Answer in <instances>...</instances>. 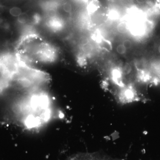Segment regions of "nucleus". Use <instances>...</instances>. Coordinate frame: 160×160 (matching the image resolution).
Segmentation results:
<instances>
[{
    "instance_id": "obj_1",
    "label": "nucleus",
    "mask_w": 160,
    "mask_h": 160,
    "mask_svg": "<svg viewBox=\"0 0 160 160\" xmlns=\"http://www.w3.org/2000/svg\"><path fill=\"white\" fill-rule=\"evenodd\" d=\"M155 50L156 53L160 57V41L157 45ZM151 68L152 71L149 75V78L157 82L160 81V59L152 65Z\"/></svg>"
},
{
    "instance_id": "obj_5",
    "label": "nucleus",
    "mask_w": 160,
    "mask_h": 160,
    "mask_svg": "<svg viewBox=\"0 0 160 160\" xmlns=\"http://www.w3.org/2000/svg\"><path fill=\"white\" fill-rule=\"evenodd\" d=\"M18 18V21L22 24L26 23L28 22V19H29V16L28 15L25 13H22Z\"/></svg>"
},
{
    "instance_id": "obj_7",
    "label": "nucleus",
    "mask_w": 160,
    "mask_h": 160,
    "mask_svg": "<svg viewBox=\"0 0 160 160\" xmlns=\"http://www.w3.org/2000/svg\"><path fill=\"white\" fill-rule=\"evenodd\" d=\"M126 49H127L124 47L122 44L119 45L116 48L117 52L120 54H125L126 52Z\"/></svg>"
},
{
    "instance_id": "obj_2",
    "label": "nucleus",
    "mask_w": 160,
    "mask_h": 160,
    "mask_svg": "<svg viewBox=\"0 0 160 160\" xmlns=\"http://www.w3.org/2000/svg\"><path fill=\"white\" fill-rule=\"evenodd\" d=\"M69 160H99L97 158L90 154H81L72 158Z\"/></svg>"
},
{
    "instance_id": "obj_4",
    "label": "nucleus",
    "mask_w": 160,
    "mask_h": 160,
    "mask_svg": "<svg viewBox=\"0 0 160 160\" xmlns=\"http://www.w3.org/2000/svg\"><path fill=\"white\" fill-rule=\"evenodd\" d=\"M9 13L12 16L14 17H18L23 12L22 9L19 7H14L10 9Z\"/></svg>"
},
{
    "instance_id": "obj_8",
    "label": "nucleus",
    "mask_w": 160,
    "mask_h": 160,
    "mask_svg": "<svg viewBox=\"0 0 160 160\" xmlns=\"http://www.w3.org/2000/svg\"><path fill=\"white\" fill-rule=\"evenodd\" d=\"M122 45L126 49H129L132 47V42L129 40L126 39L123 41Z\"/></svg>"
},
{
    "instance_id": "obj_3",
    "label": "nucleus",
    "mask_w": 160,
    "mask_h": 160,
    "mask_svg": "<svg viewBox=\"0 0 160 160\" xmlns=\"http://www.w3.org/2000/svg\"><path fill=\"white\" fill-rule=\"evenodd\" d=\"M117 28L120 33H125L128 30V25L126 22H122L118 24Z\"/></svg>"
},
{
    "instance_id": "obj_9",
    "label": "nucleus",
    "mask_w": 160,
    "mask_h": 160,
    "mask_svg": "<svg viewBox=\"0 0 160 160\" xmlns=\"http://www.w3.org/2000/svg\"><path fill=\"white\" fill-rule=\"evenodd\" d=\"M132 70L131 66L129 64H126L124 66V73L126 74H128L130 73Z\"/></svg>"
},
{
    "instance_id": "obj_6",
    "label": "nucleus",
    "mask_w": 160,
    "mask_h": 160,
    "mask_svg": "<svg viewBox=\"0 0 160 160\" xmlns=\"http://www.w3.org/2000/svg\"><path fill=\"white\" fill-rule=\"evenodd\" d=\"M63 9L65 12L70 13L72 11V6L71 4L69 2L64 3L63 5Z\"/></svg>"
}]
</instances>
